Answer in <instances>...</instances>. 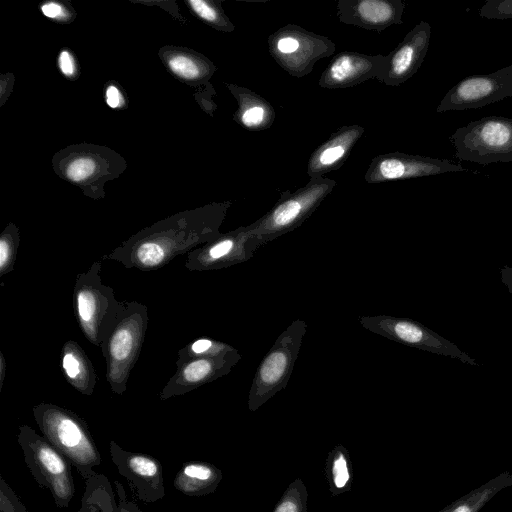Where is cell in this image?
Wrapping results in <instances>:
<instances>
[{"mask_svg": "<svg viewBox=\"0 0 512 512\" xmlns=\"http://www.w3.org/2000/svg\"><path fill=\"white\" fill-rule=\"evenodd\" d=\"M470 171L448 159L388 152L374 157L364 175L368 184Z\"/></svg>", "mask_w": 512, "mask_h": 512, "instance_id": "4fadbf2b", "label": "cell"}, {"mask_svg": "<svg viewBox=\"0 0 512 512\" xmlns=\"http://www.w3.org/2000/svg\"><path fill=\"white\" fill-rule=\"evenodd\" d=\"M308 492L301 478L291 482L272 512H308Z\"/></svg>", "mask_w": 512, "mask_h": 512, "instance_id": "f546056e", "label": "cell"}, {"mask_svg": "<svg viewBox=\"0 0 512 512\" xmlns=\"http://www.w3.org/2000/svg\"><path fill=\"white\" fill-rule=\"evenodd\" d=\"M106 103L111 108H118L123 104V97L119 89L110 85L106 89Z\"/></svg>", "mask_w": 512, "mask_h": 512, "instance_id": "8d00e7d4", "label": "cell"}, {"mask_svg": "<svg viewBox=\"0 0 512 512\" xmlns=\"http://www.w3.org/2000/svg\"><path fill=\"white\" fill-rule=\"evenodd\" d=\"M512 485V470L504 471L483 485L473 489L439 512H480L498 492Z\"/></svg>", "mask_w": 512, "mask_h": 512, "instance_id": "603a6c76", "label": "cell"}, {"mask_svg": "<svg viewBox=\"0 0 512 512\" xmlns=\"http://www.w3.org/2000/svg\"><path fill=\"white\" fill-rule=\"evenodd\" d=\"M167 65L175 75L188 81L206 80L215 70L213 64L207 59L186 54L172 55Z\"/></svg>", "mask_w": 512, "mask_h": 512, "instance_id": "484cf974", "label": "cell"}, {"mask_svg": "<svg viewBox=\"0 0 512 512\" xmlns=\"http://www.w3.org/2000/svg\"><path fill=\"white\" fill-rule=\"evenodd\" d=\"M324 475L332 496L351 490L353 469L350 454L342 444L334 446L327 455Z\"/></svg>", "mask_w": 512, "mask_h": 512, "instance_id": "cb8c5ba5", "label": "cell"}, {"mask_svg": "<svg viewBox=\"0 0 512 512\" xmlns=\"http://www.w3.org/2000/svg\"><path fill=\"white\" fill-rule=\"evenodd\" d=\"M34 419L46 438L75 467L84 480L97 474L101 455L86 421L72 410L52 403L32 407Z\"/></svg>", "mask_w": 512, "mask_h": 512, "instance_id": "7a4b0ae2", "label": "cell"}, {"mask_svg": "<svg viewBox=\"0 0 512 512\" xmlns=\"http://www.w3.org/2000/svg\"><path fill=\"white\" fill-rule=\"evenodd\" d=\"M101 261L95 260L86 272L77 274L73 288L75 316L84 337L102 349L122 307L114 290L102 282Z\"/></svg>", "mask_w": 512, "mask_h": 512, "instance_id": "3957f363", "label": "cell"}, {"mask_svg": "<svg viewBox=\"0 0 512 512\" xmlns=\"http://www.w3.org/2000/svg\"><path fill=\"white\" fill-rule=\"evenodd\" d=\"M384 55L343 51L335 55L322 72L318 85L326 89H343L379 77Z\"/></svg>", "mask_w": 512, "mask_h": 512, "instance_id": "e0dca14e", "label": "cell"}, {"mask_svg": "<svg viewBox=\"0 0 512 512\" xmlns=\"http://www.w3.org/2000/svg\"><path fill=\"white\" fill-rule=\"evenodd\" d=\"M78 512H119L112 486L104 474L97 473L85 480Z\"/></svg>", "mask_w": 512, "mask_h": 512, "instance_id": "d4e9b609", "label": "cell"}, {"mask_svg": "<svg viewBox=\"0 0 512 512\" xmlns=\"http://www.w3.org/2000/svg\"><path fill=\"white\" fill-rule=\"evenodd\" d=\"M364 131V127L356 124L338 128L310 155L307 164L308 176L321 177L339 169Z\"/></svg>", "mask_w": 512, "mask_h": 512, "instance_id": "d6986e66", "label": "cell"}, {"mask_svg": "<svg viewBox=\"0 0 512 512\" xmlns=\"http://www.w3.org/2000/svg\"><path fill=\"white\" fill-rule=\"evenodd\" d=\"M223 478L222 471L205 461H188L181 465L174 480V488L193 497L215 492Z\"/></svg>", "mask_w": 512, "mask_h": 512, "instance_id": "44dd1931", "label": "cell"}, {"mask_svg": "<svg viewBox=\"0 0 512 512\" xmlns=\"http://www.w3.org/2000/svg\"><path fill=\"white\" fill-rule=\"evenodd\" d=\"M58 65L63 75L72 77L75 73V62L67 50H62L58 57Z\"/></svg>", "mask_w": 512, "mask_h": 512, "instance_id": "e575fe53", "label": "cell"}, {"mask_svg": "<svg viewBox=\"0 0 512 512\" xmlns=\"http://www.w3.org/2000/svg\"><path fill=\"white\" fill-rule=\"evenodd\" d=\"M17 441L37 484L50 491L56 507H68L75 495L70 462L28 425L19 426Z\"/></svg>", "mask_w": 512, "mask_h": 512, "instance_id": "8992f818", "label": "cell"}, {"mask_svg": "<svg viewBox=\"0 0 512 512\" xmlns=\"http://www.w3.org/2000/svg\"><path fill=\"white\" fill-rule=\"evenodd\" d=\"M359 323L366 330L395 342L458 359L470 365H479L457 345L412 319L390 315L361 316Z\"/></svg>", "mask_w": 512, "mask_h": 512, "instance_id": "30bf717a", "label": "cell"}, {"mask_svg": "<svg viewBox=\"0 0 512 512\" xmlns=\"http://www.w3.org/2000/svg\"><path fill=\"white\" fill-rule=\"evenodd\" d=\"M42 13L51 19H63L66 16L65 9L57 2L49 1L41 6Z\"/></svg>", "mask_w": 512, "mask_h": 512, "instance_id": "d590c367", "label": "cell"}, {"mask_svg": "<svg viewBox=\"0 0 512 512\" xmlns=\"http://www.w3.org/2000/svg\"><path fill=\"white\" fill-rule=\"evenodd\" d=\"M0 512H26L24 504L2 476L0 477Z\"/></svg>", "mask_w": 512, "mask_h": 512, "instance_id": "d6a6232c", "label": "cell"}, {"mask_svg": "<svg viewBox=\"0 0 512 512\" xmlns=\"http://www.w3.org/2000/svg\"><path fill=\"white\" fill-rule=\"evenodd\" d=\"M237 349L222 341L208 337L197 338L178 350L176 363L200 357H215L236 351Z\"/></svg>", "mask_w": 512, "mask_h": 512, "instance_id": "4316f807", "label": "cell"}, {"mask_svg": "<svg viewBox=\"0 0 512 512\" xmlns=\"http://www.w3.org/2000/svg\"><path fill=\"white\" fill-rule=\"evenodd\" d=\"M189 5L199 18L214 28L224 32H232L235 29V26L225 15L222 8L216 3L204 0H190Z\"/></svg>", "mask_w": 512, "mask_h": 512, "instance_id": "4dcf8cb0", "label": "cell"}, {"mask_svg": "<svg viewBox=\"0 0 512 512\" xmlns=\"http://www.w3.org/2000/svg\"><path fill=\"white\" fill-rule=\"evenodd\" d=\"M6 361H5V358H4V355L3 353L0 351V391L2 389V386H3V382H4V378H5V373H6Z\"/></svg>", "mask_w": 512, "mask_h": 512, "instance_id": "f35d334b", "label": "cell"}, {"mask_svg": "<svg viewBox=\"0 0 512 512\" xmlns=\"http://www.w3.org/2000/svg\"><path fill=\"white\" fill-rule=\"evenodd\" d=\"M110 455L118 473L125 477L133 495L144 503H154L165 496L162 464L153 456L131 452L110 441Z\"/></svg>", "mask_w": 512, "mask_h": 512, "instance_id": "5bb4252c", "label": "cell"}, {"mask_svg": "<svg viewBox=\"0 0 512 512\" xmlns=\"http://www.w3.org/2000/svg\"><path fill=\"white\" fill-rule=\"evenodd\" d=\"M238 350L215 357H200L176 363V371L167 381L160 400L182 396L227 375L241 360Z\"/></svg>", "mask_w": 512, "mask_h": 512, "instance_id": "9a60e30c", "label": "cell"}, {"mask_svg": "<svg viewBox=\"0 0 512 512\" xmlns=\"http://www.w3.org/2000/svg\"><path fill=\"white\" fill-rule=\"evenodd\" d=\"M231 202L213 203L175 214L130 236L102 260L127 269L154 271L176 256L188 254L221 235L220 227Z\"/></svg>", "mask_w": 512, "mask_h": 512, "instance_id": "6da1fadb", "label": "cell"}, {"mask_svg": "<svg viewBox=\"0 0 512 512\" xmlns=\"http://www.w3.org/2000/svg\"><path fill=\"white\" fill-rule=\"evenodd\" d=\"M405 3L402 0H339L340 22L380 32L393 24H402Z\"/></svg>", "mask_w": 512, "mask_h": 512, "instance_id": "ac0fdd59", "label": "cell"}, {"mask_svg": "<svg viewBox=\"0 0 512 512\" xmlns=\"http://www.w3.org/2000/svg\"><path fill=\"white\" fill-rule=\"evenodd\" d=\"M147 327V307L136 300L122 301L118 320L101 349L106 362V379L117 395H122L127 389Z\"/></svg>", "mask_w": 512, "mask_h": 512, "instance_id": "277c9868", "label": "cell"}, {"mask_svg": "<svg viewBox=\"0 0 512 512\" xmlns=\"http://www.w3.org/2000/svg\"><path fill=\"white\" fill-rule=\"evenodd\" d=\"M101 170V162L94 155L83 153L74 155L66 162L64 174L70 181L83 184L94 179Z\"/></svg>", "mask_w": 512, "mask_h": 512, "instance_id": "83f0119b", "label": "cell"}, {"mask_svg": "<svg viewBox=\"0 0 512 512\" xmlns=\"http://www.w3.org/2000/svg\"><path fill=\"white\" fill-rule=\"evenodd\" d=\"M500 277L502 283L506 286L508 292L512 296V267L504 265L500 268Z\"/></svg>", "mask_w": 512, "mask_h": 512, "instance_id": "74e56055", "label": "cell"}, {"mask_svg": "<svg viewBox=\"0 0 512 512\" xmlns=\"http://www.w3.org/2000/svg\"><path fill=\"white\" fill-rule=\"evenodd\" d=\"M512 97V64L488 74L467 76L442 98L436 112L481 108Z\"/></svg>", "mask_w": 512, "mask_h": 512, "instance_id": "8fae6325", "label": "cell"}, {"mask_svg": "<svg viewBox=\"0 0 512 512\" xmlns=\"http://www.w3.org/2000/svg\"><path fill=\"white\" fill-rule=\"evenodd\" d=\"M306 332L307 323L296 319L277 337L254 375L248 395L251 412L287 386Z\"/></svg>", "mask_w": 512, "mask_h": 512, "instance_id": "52a82bcc", "label": "cell"}, {"mask_svg": "<svg viewBox=\"0 0 512 512\" xmlns=\"http://www.w3.org/2000/svg\"><path fill=\"white\" fill-rule=\"evenodd\" d=\"M479 15L487 19H511L512 0H487L479 9Z\"/></svg>", "mask_w": 512, "mask_h": 512, "instance_id": "1f68e13d", "label": "cell"}, {"mask_svg": "<svg viewBox=\"0 0 512 512\" xmlns=\"http://www.w3.org/2000/svg\"><path fill=\"white\" fill-rule=\"evenodd\" d=\"M229 91L238 102L234 120L249 131H261L271 127L276 112L273 106L254 91L233 84H227Z\"/></svg>", "mask_w": 512, "mask_h": 512, "instance_id": "ffe728a7", "label": "cell"}, {"mask_svg": "<svg viewBox=\"0 0 512 512\" xmlns=\"http://www.w3.org/2000/svg\"><path fill=\"white\" fill-rule=\"evenodd\" d=\"M431 38V25L421 21L388 55L377 78L388 86H398L409 80L422 65Z\"/></svg>", "mask_w": 512, "mask_h": 512, "instance_id": "2e32d148", "label": "cell"}, {"mask_svg": "<svg viewBox=\"0 0 512 512\" xmlns=\"http://www.w3.org/2000/svg\"><path fill=\"white\" fill-rule=\"evenodd\" d=\"M455 157L488 165L512 162V119L489 116L469 122L450 137Z\"/></svg>", "mask_w": 512, "mask_h": 512, "instance_id": "ba28073f", "label": "cell"}, {"mask_svg": "<svg viewBox=\"0 0 512 512\" xmlns=\"http://www.w3.org/2000/svg\"><path fill=\"white\" fill-rule=\"evenodd\" d=\"M61 367L66 381L73 388L83 395H93L98 377L92 362L76 341L68 340L64 343Z\"/></svg>", "mask_w": 512, "mask_h": 512, "instance_id": "7402d4cb", "label": "cell"}, {"mask_svg": "<svg viewBox=\"0 0 512 512\" xmlns=\"http://www.w3.org/2000/svg\"><path fill=\"white\" fill-rule=\"evenodd\" d=\"M20 235L18 227L9 223L0 235V276L12 272L15 268Z\"/></svg>", "mask_w": 512, "mask_h": 512, "instance_id": "f1b7e54d", "label": "cell"}, {"mask_svg": "<svg viewBox=\"0 0 512 512\" xmlns=\"http://www.w3.org/2000/svg\"><path fill=\"white\" fill-rule=\"evenodd\" d=\"M268 51L288 74L303 77L318 60L334 53L335 44L328 37L287 24L268 37Z\"/></svg>", "mask_w": 512, "mask_h": 512, "instance_id": "9c48e42d", "label": "cell"}, {"mask_svg": "<svg viewBox=\"0 0 512 512\" xmlns=\"http://www.w3.org/2000/svg\"><path fill=\"white\" fill-rule=\"evenodd\" d=\"M335 185L336 181L330 178L314 177L296 191L283 193L265 215L248 225L250 233L263 246L295 230L319 207Z\"/></svg>", "mask_w": 512, "mask_h": 512, "instance_id": "5b68a950", "label": "cell"}, {"mask_svg": "<svg viewBox=\"0 0 512 512\" xmlns=\"http://www.w3.org/2000/svg\"><path fill=\"white\" fill-rule=\"evenodd\" d=\"M261 247L248 226L221 233L187 254L184 266L189 271H211L229 268L250 260Z\"/></svg>", "mask_w": 512, "mask_h": 512, "instance_id": "7c38bea8", "label": "cell"}, {"mask_svg": "<svg viewBox=\"0 0 512 512\" xmlns=\"http://www.w3.org/2000/svg\"><path fill=\"white\" fill-rule=\"evenodd\" d=\"M114 484L119 496V512H143L135 502L128 500L126 492L119 481H115Z\"/></svg>", "mask_w": 512, "mask_h": 512, "instance_id": "836d02e7", "label": "cell"}]
</instances>
